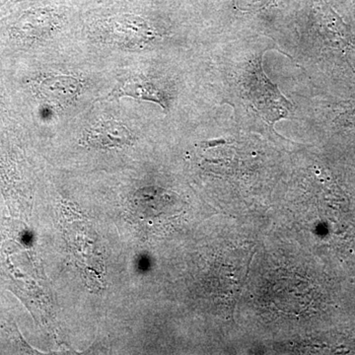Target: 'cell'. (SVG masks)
<instances>
[{
  "label": "cell",
  "mask_w": 355,
  "mask_h": 355,
  "mask_svg": "<svg viewBox=\"0 0 355 355\" xmlns=\"http://www.w3.org/2000/svg\"><path fill=\"white\" fill-rule=\"evenodd\" d=\"M103 31L121 43H140L156 37V33L146 21L139 16L128 14L116 15L105 21Z\"/></svg>",
  "instance_id": "cell-1"
},
{
  "label": "cell",
  "mask_w": 355,
  "mask_h": 355,
  "mask_svg": "<svg viewBox=\"0 0 355 355\" xmlns=\"http://www.w3.org/2000/svg\"><path fill=\"white\" fill-rule=\"evenodd\" d=\"M85 144L98 148H114L132 144V135L125 125L116 121L96 123L86 132Z\"/></svg>",
  "instance_id": "cell-2"
},
{
  "label": "cell",
  "mask_w": 355,
  "mask_h": 355,
  "mask_svg": "<svg viewBox=\"0 0 355 355\" xmlns=\"http://www.w3.org/2000/svg\"><path fill=\"white\" fill-rule=\"evenodd\" d=\"M44 95L53 104L62 105L71 102L79 90L76 79L69 76H55L44 83Z\"/></svg>",
  "instance_id": "cell-3"
},
{
  "label": "cell",
  "mask_w": 355,
  "mask_h": 355,
  "mask_svg": "<svg viewBox=\"0 0 355 355\" xmlns=\"http://www.w3.org/2000/svg\"><path fill=\"white\" fill-rule=\"evenodd\" d=\"M116 96H130L135 99L147 100V101L157 102L161 106H164L163 96L160 91L154 87L153 84L141 80V79H130L125 81L116 90Z\"/></svg>",
  "instance_id": "cell-4"
}]
</instances>
